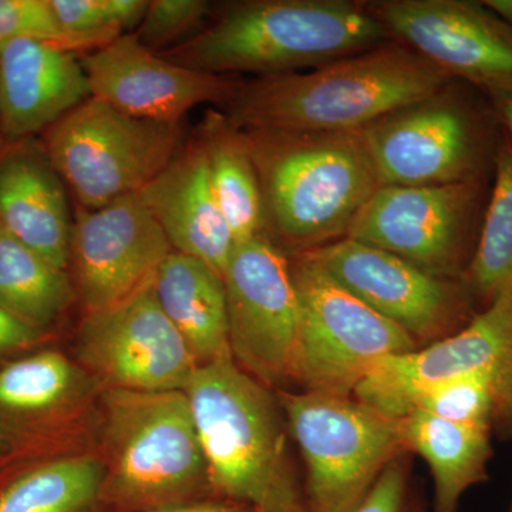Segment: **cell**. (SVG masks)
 I'll list each match as a JSON object with an SVG mask.
<instances>
[{"mask_svg":"<svg viewBox=\"0 0 512 512\" xmlns=\"http://www.w3.org/2000/svg\"><path fill=\"white\" fill-rule=\"evenodd\" d=\"M491 430L420 410L403 417L404 446L426 460L433 477V512H458L464 493L487 481L488 461L493 456Z\"/></svg>","mask_w":512,"mask_h":512,"instance_id":"7402d4cb","label":"cell"},{"mask_svg":"<svg viewBox=\"0 0 512 512\" xmlns=\"http://www.w3.org/2000/svg\"><path fill=\"white\" fill-rule=\"evenodd\" d=\"M153 289L198 366L232 356L224 278L211 266L173 251L157 269Z\"/></svg>","mask_w":512,"mask_h":512,"instance_id":"44dd1931","label":"cell"},{"mask_svg":"<svg viewBox=\"0 0 512 512\" xmlns=\"http://www.w3.org/2000/svg\"><path fill=\"white\" fill-rule=\"evenodd\" d=\"M357 133L380 187L487 181L503 138L485 94L457 79Z\"/></svg>","mask_w":512,"mask_h":512,"instance_id":"8992f818","label":"cell"},{"mask_svg":"<svg viewBox=\"0 0 512 512\" xmlns=\"http://www.w3.org/2000/svg\"><path fill=\"white\" fill-rule=\"evenodd\" d=\"M39 329L13 316L0 306V352L25 348L40 339Z\"/></svg>","mask_w":512,"mask_h":512,"instance_id":"d6a6232c","label":"cell"},{"mask_svg":"<svg viewBox=\"0 0 512 512\" xmlns=\"http://www.w3.org/2000/svg\"><path fill=\"white\" fill-rule=\"evenodd\" d=\"M242 131L258 171L266 227L296 254L345 238L380 187L359 133Z\"/></svg>","mask_w":512,"mask_h":512,"instance_id":"277c9868","label":"cell"},{"mask_svg":"<svg viewBox=\"0 0 512 512\" xmlns=\"http://www.w3.org/2000/svg\"><path fill=\"white\" fill-rule=\"evenodd\" d=\"M487 181L379 187L346 238L399 256L431 275L463 279L488 198Z\"/></svg>","mask_w":512,"mask_h":512,"instance_id":"30bf717a","label":"cell"},{"mask_svg":"<svg viewBox=\"0 0 512 512\" xmlns=\"http://www.w3.org/2000/svg\"><path fill=\"white\" fill-rule=\"evenodd\" d=\"M82 66L90 94L121 113L158 123H181L200 104L224 106L238 83L170 62L126 33L90 50Z\"/></svg>","mask_w":512,"mask_h":512,"instance_id":"e0dca14e","label":"cell"},{"mask_svg":"<svg viewBox=\"0 0 512 512\" xmlns=\"http://www.w3.org/2000/svg\"><path fill=\"white\" fill-rule=\"evenodd\" d=\"M153 512H254L245 505L231 503V501H195V503L181 505V507L168 508V510Z\"/></svg>","mask_w":512,"mask_h":512,"instance_id":"e575fe53","label":"cell"},{"mask_svg":"<svg viewBox=\"0 0 512 512\" xmlns=\"http://www.w3.org/2000/svg\"><path fill=\"white\" fill-rule=\"evenodd\" d=\"M488 367L503 369L505 406L512 417V281L454 335L380 359L353 396L377 412L403 419L430 387Z\"/></svg>","mask_w":512,"mask_h":512,"instance_id":"5bb4252c","label":"cell"},{"mask_svg":"<svg viewBox=\"0 0 512 512\" xmlns=\"http://www.w3.org/2000/svg\"><path fill=\"white\" fill-rule=\"evenodd\" d=\"M210 9V3L202 0H153L134 35L151 52H167L200 28Z\"/></svg>","mask_w":512,"mask_h":512,"instance_id":"f546056e","label":"cell"},{"mask_svg":"<svg viewBox=\"0 0 512 512\" xmlns=\"http://www.w3.org/2000/svg\"><path fill=\"white\" fill-rule=\"evenodd\" d=\"M0 224L10 237L66 271L73 220L62 178L45 151L20 146L0 157Z\"/></svg>","mask_w":512,"mask_h":512,"instance_id":"ffe728a7","label":"cell"},{"mask_svg":"<svg viewBox=\"0 0 512 512\" xmlns=\"http://www.w3.org/2000/svg\"><path fill=\"white\" fill-rule=\"evenodd\" d=\"M483 3L512 30V0H484Z\"/></svg>","mask_w":512,"mask_h":512,"instance_id":"d590c367","label":"cell"},{"mask_svg":"<svg viewBox=\"0 0 512 512\" xmlns=\"http://www.w3.org/2000/svg\"><path fill=\"white\" fill-rule=\"evenodd\" d=\"M181 123L137 119L89 97L47 128V158L86 210L137 194L180 153Z\"/></svg>","mask_w":512,"mask_h":512,"instance_id":"ba28073f","label":"cell"},{"mask_svg":"<svg viewBox=\"0 0 512 512\" xmlns=\"http://www.w3.org/2000/svg\"><path fill=\"white\" fill-rule=\"evenodd\" d=\"M2 234H3V227H2V224H0V237H2Z\"/></svg>","mask_w":512,"mask_h":512,"instance_id":"74e56055","label":"cell"},{"mask_svg":"<svg viewBox=\"0 0 512 512\" xmlns=\"http://www.w3.org/2000/svg\"><path fill=\"white\" fill-rule=\"evenodd\" d=\"M73 299L72 282L32 249L3 231L0 237V306L39 329L55 322Z\"/></svg>","mask_w":512,"mask_h":512,"instance_id":"484cf974","label":"cell"},{"mask_svg":"<svg viewBox=\"0 0 512 512\" xmlns=\"http://www.w3.org/2000/svg\"><path fill=\"white\" fill-rule=\"evenodd\" d=\"M212 190L235 245L265 234L264 197L244 131L221 113H208L200 134Z\"/></svg>","mask_w":512,"mask_h":512,"instance_id":"603a6c76","label":"cell"},{"mask_svg":"<svg viewBox=\"0 0 512 512\" xmlns=\"http://www.w3.org/2000/svg\"><path fill=\"white\" fill-rule=\"evenodd\" d=\"M19 37L50 40L70 49L47 0H0V50Z\"/></svg>","mask_w":512,"mask_h":512,"instance_id":"4dcf8cb0","label":"cell"},{"mask_svg":"<svg viewBox=\"0 0 512 512\" xmlns=\"http://www.w3.org/2000/svg\"><path fill=\"white\" fill-rule=\"evenodd\" d=\"M57 26L74 52L93 50L138 28L146 0H47Z\"/></svg>","mask_w":512,"mask_h":512,"instance_id":"f1b7e54d","label":"cell"},{"mask_svg":"<svg viewBox=\"0 0 512 512\" xmlns=\"http://www.w3.org/2000/svg\"><path fill=\"white\" fill-rule=\"evenodd\" d=\"M184 393L208 485L220 500L254 512H306L278 394L241 369L232 356L198 366Z\"/></svg>","mask_w":512,"mask_h":512,"instance_id":"3957f363","label":"cell"},{"mask_svg":"<svg viewBox=\"0 0 512 512\" xmlns=\"http://www.w3.org/2000/svg\"><path fill=\"white\" fill-rule=\"evenodd\" d=\"M276 394L305 464L306 512L353 510L407 451L402 419L377 412L353 394Z\"/></svg>","mask_w":512,"mask_h":512,"instance_id":"52a82bcc","label":"cell"},{"mask_svg":"<svg viewBox=\"0 0 512 512\" xmlns=\"http://www.w3.org/2000/svg\"><path fill=\"white\" fill-rule=\"evenodd\" d=\"M407 474L402 458L393 461L366 497L349 512H404Z\"/></svg>","mask_w":512,"mask_h":512,"instance_id":"1f68e13d","label":"cell"},{"mask_svg":"<svg viewBox=\"0 0 512 512\" xmlns=\"http://www.w3.org/2000/svg\"><path fill=\"white\" fill-rule=\"evenodd\" d=\"M396 42L478 90L512 82V30L483 2H367Z\"/></svg>","mask_w":512,"mask_h":512,"instance_id":"9a60e30c","label":"cell"},{"mask_svg":"<svg viewBox=\"0 0 512 512\" xmlns=\"http://www.w3.org/2000/svg\"><path fill=\"white\" fill-rule=\"evenodd\" d=\"M413 410L453 423L493 429L495 421L510 420L504 400L503 369L488 367L436 384L414 400L410 412Z\"/></svg>","mask_w":512,"mask_h":512,"instance_id":"83f0119b","label":"cell"},{"mask_svg":"<svg viewBox=\"0 0 512 512\" xmlns=\"http://www.w3.org/2000/svg\"><path fill=\"white\" fill-rule=\"evenodd\" d=\"M291 269L299 308L296 386L305 392L353 394L380 359L420 348L311 255L295 254Z\"/></svg>","mask_w":512,"mask_h":512,"instance_id":"9c48e42d","label":"cell"},{"mask_svg":"<svg viewBox=\"0 0 512 512\" xmlns=\"http://www.w3.org/2000/svg\"><path fill=\"white\" fill-rule=\"evenodd\" d=\"M173 251L138 194L77 212L72 258L87 313L117 305L143 288Z\"/></svg>","mask_w":512,"mask_h":512,"instance_id":"2e32d148","label":"cell"},{"mask_svg":"<svg viewBox=\"0 0 512 512\" xmlns=\"http://www.w3.org/2000/svg\"><path fill=\"white\" fill-rule=\"evenodd\" d=\"M79 359L106 389L184 390L198 365L153 289V279L110 308L87 313Z\"/></svg>","mask_w":512,"mask_h":512,"instance_id":"4fadbf2b","label":"cell"},{"mask_svg":"<svg viewBox=\"0 0 512 512\" xmlns=\"http://www.w3.org/2000/svg\"><path fill=\"white\" fill-rule=\"evenodd\" d=\"M396 42L367 2L249 0L167 52L188 69L228 73L302 72Z\"/></svg>","mask_w":512,"mask_h":512,"instance_id":"7a4b0ae2","label":"cell"},{"mask_svg":"<svg viewBox=\"0 0 512 512\" xmlns=\"http://www.w3.org/2000/svg\"><path fill=\"white\" fill-rule=\"evenodd\" d=\"M339 285L409 333L419 345L454 335L473 320L476 299L463 279L431 275L399 256L342 238L306 251Z\"/></svg>","mask_w":512,"mask_h":512,"instance_id":"7c38bea8","label":"cell"},{"mask_svg":"<svg viewBox=\"0 0 512 512\" xmlns=\"http://www.w3.org/2000/svg\"><path fill=\"white\" fill-rule=\"evenodd\" d=\"M104 466L83 454L57 458L0 488V512H90L101 504Z\"/></svg>","mask_w":512,"mask_h":512,"instance_id":"cb8c5ba5","label":"cell"},{"mask_svg":"<svg viewBox=\"0 0 512 512\" xmlns=\"http://www.w3.org/2000/svg\"><path fill=\"white\" fill-rule=\"evenodd\" d=\"M80 383V370L62 353H36L0 369V409L47 412L79 392Z\"/></svg>","mask_w":512,"mask_h":512,"instance_id":"4316f807","label":"cell"},{"mask_svg":"<svg viewBox=\"0 0 512 512\" xmlns=\"http://www.w3.org/2000/svg\"><path fill=\"white\" fill-rule=\"evenodd\" d=\"M229 348L269 389L296 384L299 308L291 261L268 235L235 245L224 274Z\"/></svg>","mask_w":512,"mask_h":512,"instance_id":"8fae6325","label":"cell"},{"mask_svg":"<svg viewBox=\"0 0 512 512\" xmlns=\"http://www.w3.org/2000/svg\"><path fill=\"white\" fill-rule=\"evenodd\" d=\"M453 77L400 42L239 84L225 117L241 130L357 133L440 92Z\"/></svg>","mask_w":512,"mask_h":512,"instance_id":"6da1fadb","label":"cell"},{"mask_svg":"<svg viewBox=\"0 0 512 512\" xmlns=\"http://www.w3.org/2000/svg\"><path fill=\"white\" fill-rule=\"evenodd\" d=\"M137 194L175 252L200 259L224 278L235 241L212 190L200 140L181 148Z\"/></svg>","mask_w":512,"mask_h":512,"instance_id":"d6986e66","label":"cell"},{"mask_svg":"<svg viewBox=\"0 0 512 512\" xmlns=\"http://www.w3.org/2000/svg\"><path fill=\"white\" fill-rule=\"evenodd\" d=\"M501 128L512 138V82L483 90Z\"/></svg>","mask_w":512,"mask_h":512,"instance_id":"836d02e7","label":"cell"},{"mask_svg":"<svg viewBox=\"0 0 512 512\" xmlns=\"http://www.w3.org/2000/svg\"><path fill=\"white\" fill-rule=\"evenodd\" d=\"M104 476L101 504L153 512L195 503L208 485L190 402L184 390L103 396Z\"/></svg>","mask_w":512,"mask_h":512,"instance_id":"5b68a950","label":"cell"},{"mask_svg":"<svg viewBox=\"0 0 512 512\" xmlns=\"http://www.w3.org/2000/svg\"><path fill=\"white\" fill-rule=\"evenodd\" d=\"M89 97L74 50L37 37H19L0 50V131L8 140L46 131Z\"/></svg>","mask_w":512,"mask_h":512,"instance_id":"ac0fdd59","label":"cell"},{"mask_svg":"<svg viewBox=\"0 0 512 512\" xmlns=\"http://www.w3.org/2000/svg\"><path fill=\"white\" fill-rule=\"evenodd\" d=\"M412 512H424V511L421 510L420 507H416V508H414V510Z\"/></svg>","mask_w":512,"mask_h":512,"instance_id":"8d00e7d4","label":"cell"},{"mask_svg":"<svg viewBox=\"0 0 512 512\" xmlns=\"http://www.w3.org/2000/svg\"><path fill=\"white\" fill-rule=\"evenodd\" d=\"M463 281L483 309L512 281V138L504 130L476 249Z\"/></svg>","mask_w":512,"mask_h":512,"instance_id":"d4e9b609","label":"cell"}]
</instances>
